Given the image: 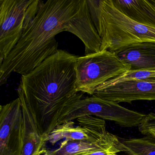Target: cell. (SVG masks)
<instances>
[{
    "label": "cell",
    "mask_w": 155,
    "mask_h": 155,
    "mask_svg": "<svg viewBox=\"0 0 155 155\" xmlns=\"http://www.w3.org/2000/svg\"><path fill=\"white\" fill-rule=\"evenodd\" d=\"M91 19L101 40L100 51L114 52L130 45L155 42V28L136 22L118 10L111 0H87Z\"/></svg>",
    "instance_id": "3957f363"
},
{
    "label": "cell",
    "mask_w": 155,
    "mask_h": 155,
    "mask_svg": "<svg viewBox=\"0 0 155 155\" xmlns=\"http://www.w3.org/2000/svg\"><path fill=\"white\" fill-rule=\"evenodd\" d=\"M128 155V154H124V155H119H119Z\"/></svg>",
    "instance_id": "ac0fdd59"
},
{
    "label": "cell",
    "mask_w": 155,
    "mask_h": 155,
    "mask_svg": "<svg viewBox=\"0 0 155 155\" xmlns=\"http://www.w3.org/2000/svg\"><path fill=\"white\" fill-rule=\"evenodd\" d=\"M74 125L75 123L72 120L67 121L57 126L49 136L48 141L52 145H55L63 139L69 141L84 140L93 143L98 142L93 140L87 130L82 127L79 125L75 127Z\"/></svg>",
    "instance_id": "7c38bea8"
},
{
    "label": "cell",
    "mask_w": 155,
    "mask_h": 155,
    "mask_svg": "<svg viewBox=\"0 0 155 155\" xmlns=\"http://www.w3.org/2000/svg\"><path fill=\"white\" fill-rule=\"evenodd\" d=\"M121 79L142 80L155 81V71H129L125 74L119 76Z\"/></svg>",
    "instance_id": "2e32d148"
},
{
    "label": "cell",
    "mask_w": 155,
    "mask_h": 155,
    "mask_svg": "<svg viewBox=\"0 0 155 155\" xmlns=\"http://www.w3.org/2000/svg\"><path fill=\"white\" fill-rule=\"evenodd\" d=\"M79 125L87 130L95 141H98L106 137L108 131L106 130V121L97 117L85 116L77 119Z\"/></svg>",
    "instance_id": "5bb4252c"
},
{
    "label": "cell",
    "mask_w": 155,
    "mask_h": 155,
    "mask_svg": "<svg viewBox=\"0 0 155 155\" xmlns=\"http://www.w3.org/2000/svg\"><path fill=\"white\" fill-rule=\"evenodd\" d=\"M41 0H0V65L35 18Z\"/></svg>",
    "instance_id": "277c9868"
},
{
    "label": "cell",
    "mask_w": 155,
    "mask_h": 155,
    "mask_svg": "<svg viewBox=\"0 0 155 155\" xmlns=\"http://www.w3.org/2000/svg\"><path fill=\"white\" fill-rule=\"evenodd\" d=\"M93 96L117 103L155 101V81L114 78L101 85Z\"/></svg>",
    "instance_id": "52a82bcc"
},
{
    "label": "cell",
    "mask_w": 155,
    "mask_h": 155,
    "mask_svg": "<svg viewBox=\"0 0 155 155\" xmlns=\"http://www.w3.org/2000/svg\"><path fill=\"white\" fill-rule=\"evenodd\" d=\"M140 133L155 138V113L147 114L138 127Z\"/></svg>",
    "instance_id": "9a60e30c"
},
{
    "label": "cell",
    "mask_w": 155,
    "mask_h": 155,
    "mask_svg": "<svg viewBox=\"0 0 155 155\" xmlns=\"http://www.w3.org/2000/svg\"><path fill=\"white\" fill-rule=\"evenodd\" d=\"M67 31L85 45V54L97 52L101 40L91 19L87 0L44 1L15 48L0 65V84L13 72L28 74L58 51L56 36Z\"/></svg>",
    "instance_id": "6da1fadb"
},
{
    "label": "cell",
    "mask_w": 155,
    "mask_h": 155,
    "mask_svg": "<svg viewBox=\"0 0 155 155\" xmlns=\"http://www.w3.org/2000/svg\"><path fill=\"white\" fill-rule=\"evenodd\" d=\"M23 118L19 97L0 107V155H22Z\"/></svg>",
    "instance_id": "8992f818"
},
{
    "label": "cell",
    "mask_w": 155,
    "mask_h": 155,
    "mask_svg": "<svg viewBox=\"0 0 155 155\" xmlns=\"http://www.w3.org/2000/svg\"><path fill=\"white\" fill-rule=\"evenodd\" d=\"M120 138L108 132L106 137L95 143L84 140H63L59 147L53 150L43 148L38 155H77L99 150H104L118 145Z\"/></svg>",
    "instance_id": "9c48e42d"
},
{
    "label": "cell",
    "mask_w": 155,
    "mask_h": 155,
    "mask_svg": "<svg viewBox=\"0 0 155 155\" xmlns=\"http://www.w3.org/2000/svg\"><path fill=\"white\" fill-rule=\"evenodd\" d=\"M18 94L21 101L23 118V150L22 155H38L48 141L41 134L33 116L27 106L22 91L18 88Z\"/></svg>",
    "instance_id": "30bf717a"
},
{
    "label": "cell",
    "mask_w": 155,
    "mask_h": 155,
    "mask_svg": "<svg viewBox=\"0 0 155 155\" xmlns=\"http://www.w3.org/2000/svg\"><path fill=\"white\" fill-rule=\"evenodd\" d=\"M130 70L114 52L109 51L78 57L76 65V91L93 96L101 85Z\"/></svg>",
    "instance_id": "5b68a950"
},
{
    "label": "cell",
    "mask_w": 155,
    "mask_h": 155,
    "mask_svg": "<svg viewBox=\"0 0 155 155\" xmlns=\"http://www.w3.org/2000/svg\"><path fill=\"white\" fill-rule=\"evenodd\" d=\"M114 7L130 19L155 28V6L150 0H111Z\"/></svg>",
    "instance_id": "8fae6325"
},
{
    "label": "cell",
    "mask_w": 155,
    "mask_h": 155,
    "mask_svg": "<svg viewBox=\"0 0 155 155\" xmlns=\"http://www.w3.org/2000/svg\"><path fill=\"white\" fill-rule=\"evenodd\" d=\"M150 1L155 6V0H150Z\"/></svg>",
    "instance_id": "e0dca14e"
},
{
    "label": "cell",
    "mask_w": 155,
    "mask_h": 155,
    "mask_svg": "<svg viewBox=\"0 0 155 155\" xmlns=\"http://www.w3.org/2000/svg\"><path fill=\"white\" fill-rule=\"evenodd\" d=\"M122 152L130 155H155V138L146 136L141 138H120Z\"/></svg>",
    "instance_id": "4fadbf2b"
},
{
    "label": "cell",
    "mask_w": 155,
    "mask_h": 155,
    "mask_svg": "<svg viewBox=\"0 0 155 155\" xmlns=\"http://www.w3.org/2000/svg\"><path fill=\"white\" fill-rule=\"evenodd\" d=\"M133 71H155V42L130 45L114 52Z\"/></svg>",
    "instance_id": "ba28073f"
},
{
    "label": "cell",
    "mask_w": 155,
    "mask_h": 155,
    "mask_svg": "<svg viewBox=\"0 0 155 155\" xmlns=\"http://www.w3.org/2000/svg\"><path fill=\"white\" fill-rule=\"evenodd\" d=\"M78 56L58 50L28 74L19 88L41 135L48 141L61 111L77 93L76 65Z\"/></svg>",
    "instance_id": "7a4b0ae2"
}]
</instances>
